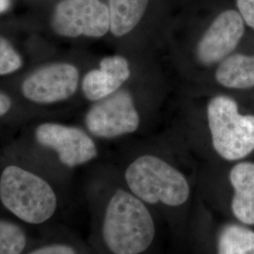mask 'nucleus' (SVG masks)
Returning a JSON list of instances; mask_svg holds the SVG:
<instances>
[{
    "label": "nucleus",
    "mask_w": 254,
    "mask_h": 254,
    "mask_svg": "<svg viewBox=\"0 0 254 254\" xmlns=\"http://www.w3.org/2000/svg\"><path fill=\"white\" fill-rule=\"evenodd\" d=\"M154 220L143 201L118 190L109 200L103 223V237L113 254H139L152 245Z\"/></svg>",
    "instance_id": "nucleus-1"
},
{
    "label": "nucleus",
    "mask_w": 254,
    "mask_h": 254,
    "mask_svg": "<svg viewBox=\"0 0 254 254\" xmlns=\"http://www.w3.org/2000/svg\"><path fill=\"white\" fill-rule=\"evenodd\" d=\"M0 200L13 215L30 224L46 222L54 215L58 202L46 180L12 165L1 174Z\"/></svg>",
    "instance_id": "nucleus-2"
},
{
    "label": "nucleus",
    "mask_w": 254,
    "mask_h": 254,
    "mask_svg": "<svg viewBox=\"0 0 254 254\" xmlns=\"http://www.w3.org/2000/svg\"><path fill=\"white\" fill-rule=\"evenodd\" d=\"M126 180L134 195L147 203L179 206L190 197V185L185 176L154 155L136 159L127 168Z\"/></svg>",
    "instance_id": "nucleus-3"
},
{
    "label": "nucleus",
    "mask_w": 254,
    "mask_h": 254,
    "mask_svg": "<svg viewBox=\"0 0 254 254\" xmlns=\"http://www.w3.org/2000/svg\"><path fill=\"white\" fill-rule=\"evenodd\" d=\"M207 117L213 146L222 158L239 160L254 151V116L239 114L236 101L222 95L213 98Z\"/></svg>",
    "instance_id": "nucleus-4"
},
{
    "label": "nucleus",
    "mask_w": 254,
    "mask_h": 254,
    "mask_svg": "<svg viewBox=\"0 0 254 254\" xmlns=\"http://www.w3.org/2000/svg\"><path fill=\"white\" fill-rule=\"evenodd\" d=\"M51 27L60 36H105L110 30L109 7L100 0H63L55 9Z\"/></svg>",
    "instance_id": "nucleus-5"
},
{
    "label": "nucleus",
    "mask_w": 254,
    "mask_h": 254,
    "mask_svg": "<svg viewBox=\"0 0 254 254\" xmlns=\"http://www.w3.org/2000/svg\"><path fill=\"white\" fill-rule=\"evenodd\" d=\"M85 123L93 136L111 138L135 132L139 116L132 95L117 91L97 101L86 114Z\"/></svg>",
    "instance_id": "nucleus-6"
},
{
    "label": "nucleus",
    "mask_w": 254,
    "mask_h": 254,
    "mask_svg": "<svg viewBox=\"0 0 254 254\" xmlns=\"http://www.w3.org/2000/svg\"><path fill=\"white\" fill-rule=\"evenodd\" d=\"M78 80V70L72 64H49L29 74L23 82L21 90L28 100L48 105L73 96Z\"/></svg>",
    "instance_id": "nucleus-7"
},
{
    "label": "nucleus",
    "mask_w": 254,
    "mask_h": 254,
    "mask_svg": "<svg viewBox=\"0 0 254 254\" xmlns=\"http://www.w3.org/2000/svg\"><path fill=\"white\" fill-rule=\"evenodd\" d=\"M35 136L41 145L54 150L61 162L69 168L87 163L98 154L93 140L76 127L46 123L37 127Z\"/></svg>",
    "instance_id": "nucleus-8"
},
{
    "label": "nucleus",
    "mask_w": 254,
    "mask_h": 254,
    "mask_svg": "<svg viewBox=\"0 0 254 254\" xmlns=\"http://www.w3.org/2000/svg\"><path fill=\"white\" fill-rule=\"evenodd\" d=\"M244 34L243 18L239 12L228 9L213 21L197 46V58L203 65L223 61L231 54Z\"/></svg>",
    "instance_id": "nucleus-9"
},
{
    "label": "nucleus",
    "mask_w": 254,
    "mask_h": 254,
    "mask_svg": "<svg viewBox=\"0 0 254 254\" xmlns=\"http://www.w3.org/2000/svg\"><path fill=\"white\" fill-rule=\"evenodd\" d=\"M129 77L127 59L122 56L107 57L101 61L99 69L91 70L84 76L82 91L87 99L99 101L118 91Z\"/></svg>",
    "instance_id": "nucleus-10"
},
{
    "label": "nucleus",
    "mask_w": 254,
    "mask_h": 254,
    "mask_svg": "<svg viewBox=\"0 0 254 254\" xmlns=\"http://www.w3.org/2000/svg\"><path fill=\"white\" fill-rule=\"evenodd\" d=\"M234 189L232 211L240 222L254 224V163L242 162L236 165L230 173Z\"/></svg>",
    "instance_id": "nucleus-11"
},
{
    "label": "nucleus",
    "mask_w": 254,
    "mask_h": 254,
    "mask_svg": "<svg viewBox=\"0 0 254 254\" xmlns=\"http://www.w3.org/2000/svg\"><path fill=\"white\" fill-rule=\"evenodd\" d=\"M216 78L219 84L230 89L254 87V56H230L219 64Z\"/></svg>",
    "instance_id": "nucleus-12"
},
{
    "label": "nucleus",
    "mask_w": 254,
    "mask_h": 254,
    "mask_svg": "<svg viewBox=\"0 0 254 254\" xmlns=\"http://www.w3.org/2000/svg\"><path fill=\"white\" fill-rule=\"evenodd\" d=\"M149 0H109L110 31L116 37L131 32L145 13Z\"/></svg>",
    "instance_id": "nucleus-13"
},
{
    "label": "nucleus",
    "mask_w": 254,
    "mask_h": 254,
    "mask_svg": "<svg viewBox=\"0 0 254 254\" xmlns=\"http://www.w3.org/2000/svg\"><path fill=\"white\" fill-rule=\"evenodd\" d=\"M218 254H254V232L238 225L224 228L218 239Z\"/></svg>",
    "instance_id": "nucleus-14"
},
{
    "label": "nucleus",
    "mask_w": 254,
    "mask_h": 254,
    "mask_svg": "<svg viewBox=\"0 0 254 254\" xmlns=\"http://www.w3.org/2000/svg\"><path fill=\"white\" fill-rule=\"evenodd\" d=\"M27 244V237L21 228L0 220V254H21Z\"/></svg>",
    "instance_id": "nucleus-15"
},
{
    "label": "nucleus",
    "mask_w": 254,
    "mask_h": 254,
    "mask_svg": "<svg viewBox=\"0 0 254 254\" xmlns=\"http://www.w3.org/2000/svg\"><path fill=\"white\" fill-rule=\"evenodd\" d=\"M23 60L8 40L0 36V75H6L18 71Z\"/></svg>",
    "instance_id": "nucleus-16"
},
{
    "label": "nucleus",
    "mask_w": 254,
    "mask_h": 254,
    "mask_svg": "<svg viewBox=\"0 0 254 254\" xmlns=\"http://www.w3.org/2000/svg\"><path fill=\"white\" fill-rule=\"evenodd\" d=\"M236 4L246 24L254 29V0H236Z\"/></svg>",
    "instance_id": "nucleus-17"
},
{
    "label": "nucleus",
    "mask_w": 254,
    "mask_h": 254,
    "mask_svg": "<svg viewBox=\"0 0 254 254\" xmlns=\"http://www.w3.org/2000/svg\"><path fill=\"white\" fill-rule=\"evenodd\" d=\"M29 254H76V253L70 246L53 244L37 249Z\"/></svg>",
    "instance_id": "nucleus-18"
},
{
    "label": "nucleus",
    "mask_w": 254,
    "mask_h": 254,
    "mask_svg": "<svg viewBox=\"0 0 254 254\" xmlns=\"http://www.w3.org/2000/svg\"><path fill=\"white\" fill-rule=\"evenodd\" d=\"M10 107H11L10 98L6 93L0 91V117L7 114L10 109Z\"/></svg>",
    "instance_id": "nucleus-19"
},
{
    "label": "nucleus",
    "mask_w": 254,
    "mask_h": 254,
    "mask_svg": "<svg viewBox=\"0 0 254 254\" xmlns=\"http://www.w3.org/2000/svg\"><path fill=\"white\" fill-rule=\"evenodd\" d=\"M9 5H10L9 0H0V13L9 9Z\"/></svg>",
    "instance_id": "nucleus-20"
}]
</instances>
